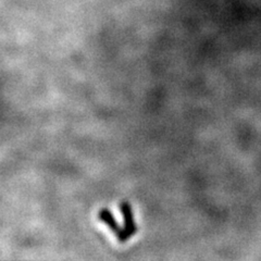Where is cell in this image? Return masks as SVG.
<instances>
[{"label": "cell", "instance_id": "obj_1", "mask_svg": "<svg viewBox=\"0 0 261 261\" xmlns=\"http://www.w3.org/2000/svg\"><path fill=\"white\" fill-rule=\"evenodd\" d=\"M119 208H120L121 215L123 216L124 226L121 227L120 232L116 235L120 243H124L128 239L132 238V236L137 232V226L134 221L132 206H130L127 201H122L119 205Z\"/></svg>", "mask_w": 261, "mask_h": 261}, {"label": "cell", "instance_id": "obj_2", "mask_svg": "<svg viewBox=\"0 0 261 261\" xmlns=\"http://www.w3.org/2000/svg\"><path fill=\"white\" fill-rule=\"evenodd\" d=\"M98 219H99L100 221L103 222L105 224H107L112 232H114L116 234L120 232L121 226L117 222V220L114 219L113 214L109 209L102 208L99 212H98Z\"/></svg>", "mask_w": 261, "mask_h": 261}]
</instances>
